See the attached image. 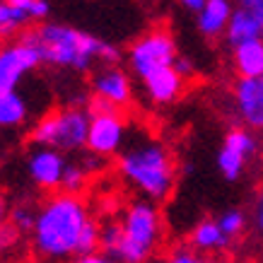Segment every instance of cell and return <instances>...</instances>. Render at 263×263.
Returning a JSON list of instances; mask_svg holds the SVG:
<instances>
[{
  "mask_svg": "<svg viewBox=\"0 0 263 263\" xmlns=\"http://www.w3.org/2000/svg\"><path fill=\"white\" fill-rule=\"evenodd\" d=\"M92 89H95V97H102L119 109L130 102V80L119 65L99 68L92 78Z\"/></svg>",
  "mask_w": 263,
  "mask_h": 263,
  "instance_id": "12",
  "label": "cell"
},
{
  "mask_svg": "<svg viewBox=\"0 0 263 263\" xmlns=\"http://www.w3.org/2000/svg\"><path fill=\"white\" fill-rule=\"evenodd\" d=\"M39 63H44L39 48L15 41L0 51V92H15L24 72L34 70Z\"/></svg>",
  "mask_w": 263,
  "mask_h": 263,
  "instance_id": "7",
  "label": "cell"
},
{
  "mask_svg": "<svg viewBox=\"0 0 263 263\" xmlns=\"http://www.w3.org/2000/svg\"><path fill=\"white\" fill-rule=\"evenodd\" d=\"M234 102L249 128L263 130V80H237Z\"/></svg>",
  "mask_w": 263,
  "mask_h": 263,
  "instance_id": "13",
  "label": "cell"
},
{
  "mask_svg": "<svg viewBox=\"0 0 263 263\" xmlns=\"http://www.w3.org/2000/svg\"><path fill=\"white\" fill-rule=\"evenodd\" d=\"M213 263H224V261H213Z\"/></svg>",
  "mask_w": 263,
  "mask_h": 263,
  "instance_id": "32",
  "label": "cell"
},
{
  "mask_svg": "<svg viewBox=\"0 0 263 263\" xmlns=\"http://www.w3.org/2000/svg\"><path fill=\"white\" fill-rule=\"evenodd\" d=\"M17 41L39 48L46 63L80 72L87 70L95 58L102 61L104 46H106V41H99L92 34L61 22H41L36 24V29H27Z\"/></svg>",
  "mask_w": 263,
  "mask_h": 263,
  "instance_id": "2",
  "label": "cell"
},
{
  "mask_svg": "<svg viewBox=\"0 0 263 263\" xmlns=\"http://www.w3.org/2000/svg\"><path fill=\"white\" fill-rule=\"evenodd\" d=\"M72 263H116V261L104 254H95V256H85V258H75Z\"/></svg>",
  "mask_w": 263,
  "mask_h": 263,
  "instance_id": "29",
  "label": "cell"
},
{
  "mask_svg": "<svg viewBox=\"0 0 263 263\" xmlns=\"http://www.w3.org/2000/svg\"><path fill=\"white\" fill-rule=\"evenodd\" d=\"M234 70L239 72V80H261L263 78V39L247 41L234 48Z\"/></svg>",
  "mask_w": 263,
  "mask_h": 263,
  "instance_id": "17",
  "label": "cell"
},
{
  "mask_svg": "<svg viewBox=\"0 0 263 263\" xmlns=\"http://www.w3.org/2000/svg\"><path fill=\"white\" fill-rule=\"evenodd\" d=\"M208 0H183V8L191 10V12H196V15H200L203 12V8H205Z\"/></svg>",
  "mask_w": 263,
  "mask_h": 263,
  "instance_id": "30",
  "label": "cell"
},
{
  "mask_svg": "<svg viewBox=\"0 0 263 263\" xmlns=\"http://www.w3.org/2000/svg\"><path fill=\"white\" fill-rule=\"evenodd\" d=\"M176 58V44L167 29H150L128 48V63L143 80L155 70L174 68Z\"/></svg>",
  "mask_w": 263,
  "mask_h": 263,
  "instance_id": "6",
  "label": "cell"
},
{
  "mask_svg": "<svg viewBox=\"0 0 263 263\" xmlns=\"http://www.w3.org/2000/svg\"><path fill=\"white\" fill-rule=\"evenodd\" d=\"M123 244L116 263H143L160 241V213L147 200H138L123 215Z\"/></svg>",
  "mask_w": 263,
  "mask_h": 263,
  "instance_id": "5",
  "label": "cell"
},
{
  "mask_svg": "<svg viewBox=\"0 0 263 263\" xmlns=\"http://www.w3.org/2000/svg\"><path fill=\"white\" fill-rule=\"evenodd\" d=\"M241 5L251 10V15H254L256 20H258V24L263 27V0H244Z\"/></svg>",
  "mask_w": 263,
  "mask_h": 263,
  "instance_id": "26",
  "label": "cell"
},
{
  "mask_svg": "<svg viewBox=\"0 0 263 263\" xmlns=\"http://www.w3.org/2000/svg\"><path fill=\"white\" fill-rule=\"evenodd\" d=\"M224 39L230 41L232 48H237V46H241V44H247V41L263 39V27L258 24V20L251 15V10L239 5V8H234V12H232V20H230V24H227Z\"/></svg>",
  "mask_w": 263,
  "mask_h": 263,
  "instance_id": "15",
  "label": "cell"
},
{
  "mask_svg": "<svg viewBox=\"0 0 263 263\" xmlns=\"http://www.w3.org/2000/svg\"><path fill=\"white\" fill-rule=\"evenodd\" d=\"M145 92L155 104H169L172 99L179 97L183 85V78L174 68H162V70H155L145 78Z\"/></svg>",
  "mask_w": 263,
  "mask_h": 263,
  "instance_id": "14",
  "label": "cell"
},
{
  "mask_svg": "<svg viewBox=\"0 0 263 263\" xmlns=\"http://www.w3.org/2000/svg\"><path fill=\"white\" fill-rule=\"evenodd\" d=\"M126 138V126L119 114H106V116H92L89 121V136H87V150L106 157L121 150Z\"/></svg>",
  "mask_w": 263,
  "mask_h": 263,
  "instance_id": "11",
  "label": "cell"
},
{
  "mask_svg": "<svg viewBox=\"0 0 263 263\" xmlns=\"http://www.w3.org/2000/svg\"><path fill=\"white\" fill-rule=\"evenodd\" d=\"M261 80H263V78H261Z\"/></svg>",
  "mask_w": 263,
  "mask_h": 263,
  "instance_id": "33",
  "label": "cell"
},
{
  "mask_svg": "<svg viewBox=\"0 0 263 263\" xmlns=\"http://www.w3.org/2000/svg\"><path fill=\"white\" fill-rule=\"evenodd\" d=\"M217 224L220 230L224 232V237L232 239V237H239L244 227H247V215L241 210H224L222 215L217 217Z\"/></svg>",
  "mask_w": 263,
  "mask_h": 263,
  "instance_id": "23",
  "label": "cell"
},
{
  "mask_svg": "<svg viewBox=\"0 0 263 263\" xmlns=\"http://www.w3.org/2000/svg\"><path fill=\"white\" fill-rule=\"evenodd\" d=\"M92 220L87 205L80 196L56 193L39 208V217L34 224V249L41 258L63 261L75 256L82 230Z\"/></svg>",
  "mask_w": 263,
  "mask_h": 263,
  "instance_id": "1",
  "label": "cell"
},
{
  "mask_svg": "<svg viewBox=\"0 0 263 263\" xmlns=\"http://www.w3.org/2000/svg\"><path fill=\"white\" fill-rule=\"evenodd\" d=\"M189 241H191V247L196 249V251H215V249H222L230 239H227L224 232L220 230L217 220H200L191 230Z\"/></svg>",
  "mask_w": 263,
  "mask_h": 263,
  "instance_id": "18",
  "label": "cell"
},
{
  "mask_svg": "<svg viewBox=\"0 0 263 263\" xmlns=\"http://www.w3.org/2000/svg\"><path fill=\"white\" fill-rule=\"evenodd\" d=\"M36 217H39V210H34L32 205L27 203H20L10 210V224L17 227L20 232H34V224H36Z\"/></svg>",
  "mask_w": 263,
  "mask_h": 263,
  "instance_id": "22",
  "label": "cell"
},
{
  "mask_svg": "<svg viewBox=\"0 0 263 263\" xmlns=\"http://www.w3.org/2000/svg\"><path fill=\"white\" fill-rule=\"evenodd\" d=\"M256 224H258V230H263V183L258 191V203H256Z\"/></svg>",
  "mask_w": 263,
  "mask_h": 263,
  "instance_id": "31",
  "label": "cell"
},
{
  "mask_svg": "<svg viewBox=\"0 0 263 263\" xmlns=\"http://www.w3.org/2000/svg\"><path fill=\"white\" fill-rule=\"evenodd\" d=\"M27 119V104L17 92H0V123L15 128Z\"/></svg>",
  "mask_w": 263,
  "mask_h": 263,
  "instance_id": "19",
  "label": "cell"
},
{
  "mask_svg": "<svg viewBox=\"0 0 263 263\" xmlns=\"http://www.w3.org/2000/svg\"><path fill=\"white\" fill-rule=\"evenodd\" d=\"M121 244H123V224L121 222H106L102 227V251L109 258H119Z\"/></svg>",
  "mask_w": 263,
  "mask_h": 263,
  "instance_id": "21",
  "label": "cell"
},
{
  "mask_svg": "<svg viewBox=\"0 0 263 263\" xmlns=\"http://www.w3.org/2000/svg\"><path fill=\"white\" fill-rule=\"evenodd\" d=\"M51 5L44 0H5L0 5V32L3 36H22L32 22H39L48 15Z\"/></svg>",
  "mask_w": 263,
  "mask_h": 263,
  "instance_id": "10",
  "label": "cell"
},
{
  "mask_svg": "<svg viewBox=\"0 0 263 263\" xmlns=\"http://www.w3.org/2000/svg\"><path fill=\"white\" fill-rule=\"evenodd\" d=\"M256 152L254 136L244 128H232L224 136V143L217 152V169L227 181H237L247 167V160Z\"/></svg>",
  "mask_w": 263,
  "mask_h": 263,
  "instance_id": "8",
  "label": "cell"
},
{
  "mask_svg": "<svg viewBox=\"0 0 263 263\" xmlns=\"http://www.w3.org/2000/svg\"><path fill=\"white\" fill-rule=\"evenodd\" d=\"M87 169L82 167L80 162H68V167L63 172V181H61V193H68V196H78V193L87 186Z\"/></svg>",
  "mask_w": 263,
  "mask_h": 263,
  "instance_id": "20",
  "label": "cell"
},
{
  "mask_svg": "<svg viewBox=\"0 0 263 263\" xmlns=\"http://www.w3.org/2000/svg\"><path fill=\"white\" fill-rule=\"evenodd\" d=\"M89 121L92 116L78 106L53 111L44 116L39 123H34V128L29 130V140L39 147H53L58 152H78L87 147Z\"/></svg>",
  "mask_w": 263,
  "mask_h": 263,
  "instance_id": "4",
  "label": "cell"
},
{
  "mask_svg": "<svg viewBox=\"0 0 263 263\" xmlns=\"http://www.w3.org/2000/svg\"><path fill=\"white\" fill-rule=\"evenodd\" d=\"M17 227H12V224H3V247H8V244H15V237H17Z\"/></svg>",
  "mask_w": 263,
  "mask_h": 263,
  "instance_id": "28",
  "label": "cell"
},
{
  "mask_svg": "<svg viewBox=\"0 0 263 263\" xmlns=\"http://www.w3.org/2000/svg\"><path fill=\"white\" fill-rule=\"evenodd\" d=\"M167 263H203V258L191 249H176L174 254L167 258Z\"/></svg>",
  "mask_w": 263,
  "mask_h": 263,
  "instance_id": "24",
  "label": "cell"
},
{
  "mask_svg": "<svg viewBox=\"0 0 263 263\" xmlns=\"http://www.w3.org/2000/svg\"><path fill=\"white\" fill-rule=\"evenodd\" d=\"M232 5L227 0H208L203 12L196 17V27L203 36H220L227 32V24L232 20Z\"/></svg>",
  "mask_w": 263,
  "mask_h": 263,
  "instance_id": "16",
  "label": "cell"
},
{
  "mask_svg": "<svg viewBox=\"0 0 263 263\" xmlns=\"http://www.w3.org/2000/svg\"><path fill=\"white\" fill-rule=\"evenodd\" d=\"M174 70L181 75V78H186V75H191L193 72V63L189 61V58H176V63H174Z\"/></svg>",
  "mask_w": 263,
  "mask_h": 263,
  "instance_id": "27",
  "label": "cell"
},
{
  "mask_svg": "<svg viewBox=\"0 0 263 263\" xmlns=\"http://www.w3.org/2000/svg\"><path fill=\"white\" fill-rule=\"evenodd\" d=\"M82 164V167L87 169V174H92V172H99V169L104 167V157H99V155H95V152H87V155H80V160H78Z\"/></svg>",
  "mask_w": 263,
  "mask_h": 263,
  "instance_id": "25",
  "label": "cell"
},
{
  "mask_svg": "<svg viewBox=\"0 0 263 263\" xmlns=\"http://www.w3.org/2000/svg\"><path fill=\"white\" fill-rule=\"evenodd\" d=\"M65 167H68V162H65L63 152L53 150V147L34 145L32 150L27 152V172L39 189H46V191L61 189Z\"/></svg>",
  "mask_w": 263,
  "mask_h": 263,
  "instance_id": "9",
  "label": "cell"
},
{
  "mask_svg": "<svg viewBox=\"0 0 263 263\" xmlns=\"http://www.w3.org/2000/svg\"><path fill=\"white\" fill-rule=\"evenodd\" d=\"M119 172L147 198H167L174 186V162L164 145L155 140H133L119 155Z\"/></svg>",
  "mask_w": 263,
  "mask_h": 263,
  "instance_id": "3",
  "label": "cell"
}]
</instances>
